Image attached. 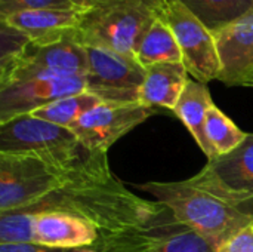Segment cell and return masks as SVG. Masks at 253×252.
Returning a JSON list of instances; mask_svg holds the SVG:
<instances>
[{"mask_svg": "<svg viewBox=\"0 0 253 252\" xmlns=\"http://www.w3.org/2000/svg\"><path fill=\"white\" fill-rule=\"evenodd\" d=\"M87 50L76 34L46 45L30 43L16 65L3 77L0 86L34 77H86Z\"/></svg>", "mask_w": 253, "mask_h": 252, "instance_id": "8", "label": "cell"}, {"mask_svg": "<svg viewBox=\"0 0 253 252\" xmlns=\"http://www.w3.org/2000/svg\"><path fill=\"white\" fill-rule=\"evenodd\" d=\"M0 153L34 156L68 174H86L108 165L107 153L86 150L71 129L31 114L0 123Z\"/></svg>", "mask_w": 253, "mask_h": 252, "instance_id": "3", "label": "cell"}, {"mask_svg": "<svg viewBox=\"0 0 253 252\" xmlns=\"http://www.w3.org/2000/svg\"><path fill=\"white\" fill-rule=\"evenodd\" d=\"M205 168L231 192L253 198V134H248L231 153L209 160Z\"/></svg>", "mask_w": 253, "mask_h": 252, "instance_id": "16", "label": "cell"}, {"mask_svg": "<svg viewBox=\"0 0 253 252\" xmlns=\"http://www.w3.org/2000/svg\"><path fill=\"white\" fill-rule=\"evenodd\" d=\"M147 252H218V248L190 227L178 223L166 209L160 217L156 241Z\"/></svg>", "mask_w": 253, "mask_h": 252, "instance_id": "17", "label": "cell"}, {"mask_svg": "<svg viewBox=\"0 0 253 252\" xmlns=\"http://www.w3.org/2000/svg\"><path fill=\"white\" fill-rule=\"evenodd\" d=\"M138 187L216 248L253 226V198L231 192L206 168L188 180L150 181Z\"/></svg>", "mask_w": 253, "mask_h": 252, "instance_id": "2", "label": "cell"}, {"mask_svg": "<svg viewBox=\"0 0 253 252\" xmlns=\"http://www.w3.org/2000/svg\"><path fill=\"white\" fill-rule=\"evenodd\" d=\"M218 252H253V226L224 242Z\"/></svg>", "mask_w": 253, "mask_h": 252, "instance_id": "26", "label": "cell"}, {"mask_svg": "<svg viewBox=\"0 0 253 252\" xmlns=\"http://www.w3.org/2000/svg\"><path fill=\"white\" fill-rule=\"evenodd\" d=\"M221 73L227 86H248L253 79V10L213 33Z\"/></svg>", "mask_w": 253, "mask_h": 252, "instance_id": "11", "label": "cell"}, {"mask_svg": "<svg viewBox=\"0 0 253 252\" xmlns=\"http://www.w3.org/2000/svg\"><path fill=\"white\" fill-rule=\"evenodd\" d=\"M248 86H249V88H253V79L249 82V83H248Z\"/></svg>", "mask_w": 253, "mask_h": 252, "instance_id": "28", "label": "cell"}, {"mask_svg": "<svg viewBox=\"0 0 253 252\" xmlns=\"http://www.w3.org/2000/svg\"><path fill=\"white\" fill-rule=\"evenodd\" d=\"M101 241L96 245L76 250H62V248H50L39 244H0V252H99Z\"/></svg>", "mask_w": 253, "mask_h": 252, "instance_id": "25", "label": "cell"}, {"mask_svg": "<svg viewBox=\"0 0 253 252\" xmlns=\"http://www.w3.org/2000/svg\"><path fill=\"white\" fill-rule=\"evenodd\" d=\"M160 217L148 229H145L142 232L125 235V236H117V238H110V239L101 238L99 252H147L150 250V247L153 245V242L156 241L157 226H159Z\"/></svg>", "mask_w": 253, "mask_h": 252, "instance_id": "23", "label": "cell"}, {"mask_svg": "<svg viewBox=\"0 0 253 252\" xmlns=\"http://www.w3.org/2000/svg\"><path fill=\"white\" fill-rule=\"evenodd\" d=\"M86 91V77H34L0 86V123Z\"/></svg>", "mask_w": 253, "mask_h": 252, "instance_id": "10", "label": "cell"}, {"mask_svg": "<svg viewBox=\"0 0 253 252\" xmlns=\"http://www.w3.org/2000/svg\"><path fill=\"white\" fill-rule=\"evenodd\" d=\"M101 102L102 101L98 97L84 91L71 97L56 100L42 108H37L31 113V116L71 129L84 113H87L90 108Z\"/></svg>", "mask_w": 253, "mask_h": 252, "instance_id": "20", "label": "cell"}, {"mask_svg": "<svg viewBox=\"0 0 253 252\" xmlns=\"http://www.w3.org/2000/svg\"><path fill=\"white\" fill-rule=\"evenodd\" d=\"M0 36H1L0 77H3L22 58V55L28 49L31 40L24 33H21L15 27H10L4 21H0Z\"/></svg>", "mask_w": 253, "mask_h": 252, "instance_id": "22", "label": "cell"}, {"mask_svg": "<svg viewBox=\"0 0 253 252\" xmlns=\"http://www.w3.org/2000/svg\"><path fill=\"white\" fill-rule=\"evenodd\" d=\"M108 168L68 174L34 156L0 153V212L30 208L71 181Z\"/></svg>", "mask_w": 253, "mask_h": 252, "instance_id": "5", "label": "cell"}, {"mask_svg": "<svg viewBox=\"0 0 253 252\" xmlns=\"http://www.w3.org/2000/svg\"><path fill=\"white\" fill-rule=\"evenodd\" d=\"M188 71L184 62H160L145 67V79L139 91V102L154 108H175L185 85Z\"/></svg>", "mask_w": 253, "mask_h": 252, "instance_id": "14", "label": "cell"}, {"mask_svg": "<svg viewBox=\"0 0 253 252\" xmlns=\"http://www.w3.org/2000/svg\"><path fill=\"white\" fill-rule=\"evenodd\" d=\"M212 105H213V100L211 97L208 86L197 80L188 79L173 108V113L181 119V122L194 137L196 143L199 144V147L208 156L209 160L216 159V154L208 141L206 129H205L206 114Z\"/></svg>", "mask_w": 253, "mask_h": 252, "instance_id": "15", "label": "cell"}, {"mask_svg": "<svg viewBox=\"0 0 253 252\" xmlns=\"http://www.w3.org/2000/svg\"><path fill=\"white\" fill-rule=\"evenodd\" d=\"M22 211L67 212L92 224L102 239H110L148 229L166 208L133 195L108 168L80 177Z\"/></svg>", "mask_w": 253, "mask_h": 252, "instance_id": "1", "label": "cell"}, {"mask_svg": "<svg viewBox=\"0 0 253 252\" xmlns=\"http://www.w3.org/2000/svg\"><path fill=\"white\" fill-rule=\"evenodd\" d=\"M83 9H42V10H25L0 18L10 27H15L24 33L31 43L46 45L58 42L67 36L77 33Z\"/></svg>", "mask_w": 253, "mask_h": 252, "instance_id": "13", "label": "cell"}, {"mask_svg": "<svg viewBox=\"0 0 253 252\" xmlns=\"http://www.w3.org/2000/svg\"><path fill=\"white\" fill-rule=\"evenodd\" d=\"M42 9H79L71 0H0V18L25 12V10H42Z\"/></svg>", "mask_w": 253, "mask_h": 252, "instance_id": "24", "label": "cell"}, {"mask_svg": "<svg viewBox=\"0 0 253 252\" xmlns=\"http://www.w3.org/2000/svg\"><path fill=\"white\" fill-rule=\"evenodd\" d=\"M160 10L142 0L102 3L82 12L76 37L83 46L136 56L145 33Z\"/></svg>", "mask_w": 253, "mask_h": 252, "instance_id": "4", "label": "cell"}, {"mask_svg": "<svg viewBox=\"0 0 253 252\" xmlns=\"http://www.w3.org/2000/svg\"><path fill=\"white\" fill-rule=\"evenodd\" d=\"M86 91L102 102H139V91L145 79V67L136 56L123 55L102 48L86 46Z\"/></svg>", "mask_w": 253, "mask_h": 252, "instance_id": "6", "label": "cell"}, {"mask_svg": "<svg viewBox=\"0 0 253 252\" xmlns=\"http://www.w3.org/2000/svg\"><path fill=\"white\" fill-rule=\"evenodd\" d=\"M27 214L31 215L33 244L50 248L76 250L96 245L101 241L99 232L92 224L76 215L61 211Z\"/></svg>", "mask_w": 253, "mask_h": 252, "instance_id": "12", "label": "cell"}, {"mask_svg": "<svg viewBox=\"0 0 253 252\" xmlns=\"http://www.w3.org/2000/svg\"><path fill=\"white\" fill-rule=\"evenodd\" d=\"M79 9H89V7H93V6H98V4H102V3H108V1H114V0H71ZM142 1H147L150 4H153L154 7H157L159 10L165 6L166 0H142Z\"/></svg>", "mask_w": 253, "mask_h": 252, "instance_id": "27", "label": "cell"}, {"mask_svg": "<svg viewBox=\"0 0 253 252\" xmlns=\"http://www.w3.org/2000/svg\"><path fill=\"white\" fill-rule=\"evenodd\" d=\"M159 16L173 31L188 74L205 85L218 80L221 62L213 33L179 1H166Z\"/></svg>", "mask_w": 253, "mask_h": 252, "instance_id": "7", "label": "cell"}, {"mask_svg": "<svg viewBox=\"0 0 253 252\" xmlns=\"http://www.w3.org/2000/svg\"><path fill=\"white\" fill-rule=\"evenodd\" d=\"M136 59L142 67H150L160 62H182V52L170 27L157 16L145 33Z\"/></svg>", "mask_w": 253, "mask_h": 252, "instance_id": "18", "label": "cell"}, {"mask_svg": "<svg viewBox=\"0 0 253 252\" xmlns=\"http://www.w3.org/2000/svg\"><path fill=\"white\" fill-rule=\"evenodd\" d=\"M179 1L212 33L253 10V0H166Z\"/></svg>", "mask_w": 253, "mask_h": 252, "instance_id": "19", "label": "cell"}, {"mask_svg": "<svg viewBox=\"0 0 253 252\" xmlns=\"http://www.w3.org/2000/svg\"><path fill=\"white\" fill-rule=\"evenodd\" d=\"M156 113L141 102H101L71 128L80 144L93 153H108L111 146Z\"/></svg>", "mask_w": 253, "mask_h": 252, "instance_id": "9", "label": "cell"}, {"mask_svg": "<svg viewBox=\"0 0 253 252\" xmlns=\"http://www.w3.org/2000/svg\"><path fill=\"white\" fill-rule=\"evenodd\" d=\"M206 137L212 146L216 157L231 153L237 149L248 137L227 114H224L215 104L206 114Z\"/></svg>", "mask_w": 253, "mask_h": 252, "instance_id": "21", "label": "cell"}]
</instances>
